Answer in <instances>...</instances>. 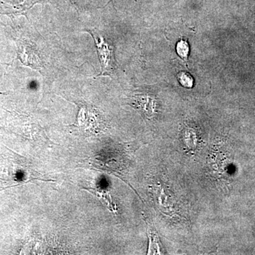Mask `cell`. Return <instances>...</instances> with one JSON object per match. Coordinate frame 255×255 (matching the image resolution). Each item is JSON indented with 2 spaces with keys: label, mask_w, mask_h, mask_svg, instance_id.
I'll use <instances>...</instances> for the list:
<instances>
[{
  "label": "cell",
  "mask_w": 255,
  "mask_h": 255,
  "mask_svg": "<svg viewBox=\"0 0 255 255\" xmlns=\"http://www.w3.org/2000/svg\"><path fill=\"white\" fill-rule=\"evenodd\" d=\"M18 55L21 63L34 70H40L42 61L36 46L29 41H21L18 43Z\"/></svg>",
  "instance_id": "obj_1"
},
{
  "label": "cell",
  "mask_w": 255,
  "mask_h": 255,
  "mask_svg": "<svg viewBox=\"0 0 255 255\" xmlns=\"http://www.w3.org/2000/svg\"><path fill=\"white\" fill-rule=\"evenodd\" d=\"M95 43L98 50L99 57L102 65V74L112 71L114 68V54L112 48L106 43L104 38L100 40L95 38Z\"/></svg>",
  "instance_id": "obj_2"
},
{
  "label": "cell",
  "mask_w": 255,
  "mask_h": 255,
  "mask_svg": "<svg viewBox=\"0 0 255 255\" xmlns=\"http://www.w3.org/2000/svg\"><path fill=\"white\" fill-rule=\"evenodd\" d=\"M40 0H0V5L6 12L19 14L25 12Z\"/></svg>",
  "instance_id": "obj_3"
},
{
  "label": "cell",
  "mask_w": 255,
  "mask_h": 255,
  "mask_svg": "<svg viewBox=\"0 0 255 255\" xmlns=\"http://www.w3.org/2000/svg\"><path fill=\"white\" fill-rule=\"evenodd\" d=\"M85 189L98 196L102 200L105 201L106 204L108 206L109 209L115 211L116 206L114 205L110 194H107L105 191H102V189H98V188H85Z\"/></svg>",
  "instance_id": "obj_4"
},
{
  "label": "cell",
  "mask_w": 255,
  "mask_h": 255,
  "mask_svg": "<svg viewBox=\"0 0 255 255\" xmlns=\"http://www.w3.org/2000/svg\"><path fill=\"white\" fill-rule=\"evenodd\" d=\"M177 52L178 55L184 59H187L189 53V44L186 41L181 40L177 45Z\"/></svg>",
  "instance_id": "obj_5"
},
{
  "label": "cell",
  "mask_w": 255,
  "mask_h": 255,
  "mask_svg": "<svg viewBox=\"0 0 255 255\" xmlns=\"http://www.w3.org/2000/svg\"><path fill=\"white\" fill-rule=\"evenodd\" d=\"M178 80L180 82L181 85L182 86L185 87H191L193 86L194 84V80L191 78V75L189 73H186V72H180L177 75Z\"/></svg>",
  "instance_id": "obj_6"
}]
</instances>
